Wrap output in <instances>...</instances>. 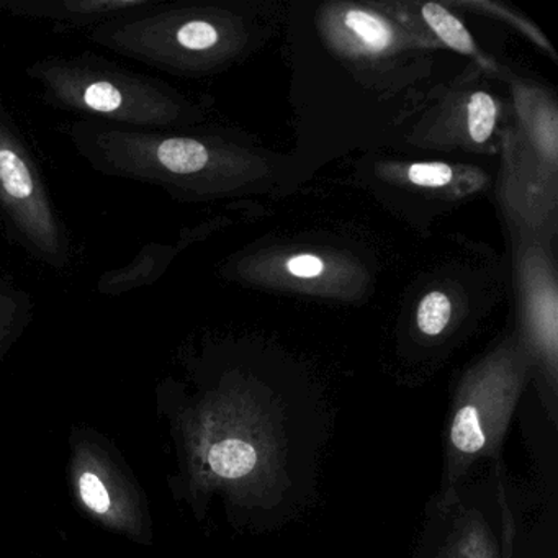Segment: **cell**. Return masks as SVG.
Wrapping results in <instances>:
<instances>
[{"label":"cell","instance_id":"1","mask_svg":"<svg viewBox=\"0 0 558 558\" xmlns=\"http://www.w3.org/2000/svg\"><path fill=\"white\" fill-rule=\"evenodd\" d=\"M522 374L521 365L509 359L489 362L457 391L447 421L440 502L460 492V483L476 462L496 459L501 452L524 387Z\"/></svg>","mask_w":558,"mask_h":558},{"label":"cell","instance_id":"2","mask_svg":"<svg viewBox=\"0 0 558 558\" xmlns=\"http://www.w3.org/2000/svg\"><path fill=\"white\" fill-rule=\"evenodd\" d=\"M205 449L211 476L263 505L279 498L286 483V442L272 408L251 398L231 401L220 410Z\"/></svg>","mask_w":558,"mask_h":558},{"label":"cell","instance_id":"3","mask_svg":"<svg viewBox=\"0 0 558 558\" xmlns=\"http://www.w3.org/2000/svg\"><path fill=\"white\" fill-rule=\"evenodd\" d=\"M436 508L440 532L430 558H511L512 521L498 534L485 512L466 505L460 493Z\"/></svg>","mask_w":558,"mask_h":558},{"label":"cell","instance_id":"4","mask_svg":"<svg viewBox=\"0 0 558 558\" xmlns=\"http://www.w3.org/2000/svg\"><path fill=\"white\" fill-rule=\"evenodd\" d=\"M156 156L161 166L174 174H194L208 162V151L202 143L189 138L165 140L159 143Z\"/></svg>","mask_w":558,"mask_h":558},{"label":"cell","instance_id":"5","mask_svg":"<svg viewBox=\"0 0 558 558\" xmlns=\"http://www.w3.org/2000/svg\"><path fill=\"white\" fill-rule=\"evenodd\" d=\"M0 185L14 201L28 202L34 198L35 184L31 169L9 146H0Z\"/></svg>","mask_w":558,"mask_h":558},{"label":"cell","instance_id":"6","mask_svg":"<svg viewBox=\"0 0 558 558\" xmlns=\"http://www.w3.org/2000/svg\"><path fill=\"white\" fill-rule=\"evenodd\" d=\"M423 17L447 47L463 54L475 53V45L469 32L449 11L437 4H426L423 8Z\"/></svg>","mask_w":558,"mask_h":558},{"label":"cell","instance_id":"7","mask_svg":"<svg viewBox=\"0 0 558 558\" xmlns=\"http://www.w3.org/2000/svg\"><path fill=\"white\" fill-rule=\"evenodd\" d=\"M348 27L364 41L365 47L381 51L390 45L391 32L384 22L367 12L351 11L345 15Z\"/></svg>","mask_w":558,"mask_h":558},{"label":"cell","instance_id":"8","mask_svg":"<svg viewBox=\"0 0 558 558\" xmlns=\"http://www.w3.org/2000/svg\"><path fill=\"white\" fill-rule=\"evenodd\" d=\"M452 306L442 292H430L417 308V326L427 336H439L449 325Z\"/></svg>","mask_w":558,"mask_h":558},{"label":"cell","instance_id":"9","mask_svg":"<svg viewBox=\"0 0 558 558\" xmlns=\"http://www.w3.org/2000/svg\"><path fill=\"white\" fill-rule=\"evenodd\" d=\"M496 123V104L488 94L476 93L469 102V133L475 143H485Z\"/></svg>","mask_w":558,"mask_h":558},{"label":"cell","instance_id":"10","mask_svg":"<svg viewBox=\"0 0 558 558\" xmlns=\"http://www.w3.org/2000/svg\"><path fill=\"white\" fill-rule=\"evenodd\" d=\"M84 104L100 113H113L122 109V93L110 83H94L84 90Z\"/></svg>","mask_w":558,"mask_h":558},{"label":"cell","instance_id":"11","mask_svg":"<svg viewBox=\"0 0 558 558\" xmlns=\"http://www.w3.org/2000/svg\"><path fill=\"white\" fill-rule=\"evenodd\" d=\"M178 41L187 50H208L218 41V32L207 22H191L178 32Z\"/></svg>","mask_w":558,"mask_h":558},{"label":"cell","instance_id":"12","mask_svg":"<svg viewBox=\"0 0 558 558\" xmlns=\"http://www.w3.org/2000/svg\"><path fill=\"white\" fill-rule=\"evenodd\" d=\"M408 175L413 184L421 187H444L452 179V169L442 162H423L411 166Z\"/></svg>","mask_w":558,"mask_h":558},{"label":"cell","instance_id":"13","mask_svg":"<svg viewBox=\"0 0 558 558\" xmlns=\"http://www.w3.org/2000/svg\"><path fill=\"white\" fill-rule=\"evenodd\" d=\"M81 496L93 511L104 514L109 511L110 496L104 483L94 473H84L80 480Z\"/></svg>","mask_w":558,"mask_h":558},{"label":"cell","instance_id":"14","mask_svg":"<svg viewBox=\"0 0 558 558\" xmlns=\"http://www.w3.org/2000/svg\"><path fill=\"white\" fill-rule=\"evenodd\" d=\"M287 269L292 276L300 277V279H313V277L322 276L325 264L313 254H300L287 263Z\"/></svg>","mask_w":558,"mask_h":558}]
</instances>
